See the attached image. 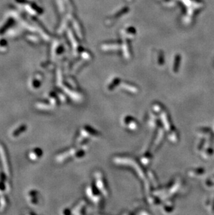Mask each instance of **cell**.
I'll return each instance as SVG.
<instances>
[{"label":"cell","mask_w":214,"mask_h":215,"mask_svg":"<svg viewBox=\"0 0 214 215\" xmlns=\"http://www.w3.org/2000/svg\"><path fill=\"white\" fill-rule=\"evenodd\" d=\"M0 160H1L2 166H3L4 173L6 174V176H10V172L7 155H6V152L4 146L1 145V143H0Z\"/></svg>","instance_id":"cell-1"},{"label":"cell","mask_w":214,"mask_h":215,"mask_svg":"<svg viewBox=\"0 0 214 215\" xmlns=\"http://www.w3.org/2000/svg\"><path fill=\"white\" fill-rule=\"evenodd\" d=\"M27 199L29 205L32 206L38 205L39 203V193L38 191L32 190L27 193Z\"/></svg>","instance_id":"cell-2"},{"label":"cell","mask_w":214,"mask_h":215,"mask_svg":"<svg viewBox=\"0 0 214 215\" xmlns=\"http://www.w3.org/2000/svg\"><path fill=\"white\" fill-rule=\"evenodd\" d=\"M43 154V150L40 149V148H36L31 150L28 154L29 160L31 161H37L40 158H42Z\"/></svg>","instance_id":"cell-3"},{"label":"cell","mask_w":214,"mask_h":215,"mask_svg":"<svg viewBox=\"0 0 214 215\" xmlns=\"http://www.w3.org/2000/svg\"><path fill=\"white\" fill-rule=\"evenodd\" d=\"M10 190V184L6 179L3 173H0V193L8 191Z\"/></svg>","instance_id":"cell-4"},{"label":"cell","mask_w":214,"mask_h":215,"mask_svg":"<svg viewBox=\"0 0 214 215\" xmlns=\"http://www.w3.org/2000/svg\"><path fill=\"white\" fill-rule=\"evenodd\" d=\"M27 130V125H22L18 128H17L16 130H13L10 134L12 138H18V137L20 136L21 134H22L23 133H25Z\"/></svg>","instance_id":"cell-5"},{"label":"cell","mask_w":214,"mask_h":215,"mask_svg":"<svg viewBox=\"0 0 214 215\" xmlns=\"http://www.w3.org/2000/svg\"><path fill=\"white\" fill-rule=\"evenodd\" d=\"M41 86V76L40 75H37L35 78L31 79L30 87L33 90L38 89Z\"/></svg>","instance_id":"cell-6"},{"label":"cell","mask_w":214,"mask_h":215,"mask_svg":"<svg viewBox=\"0 0 214 215\" xmlns=\"http://www.w3.org/2000/svg\"><path fill=\"white\" fill-rule=\"evenodd\" d=\"M35 107L36 108L40 109V110H50L52 108V105L50 103L44 102H38L35 104Z\"/></svg>","instance_id":"cell-7"},{"label":"cell","mask_w":214,"mask_h":215,"mask_svg":"<svg viewBox=\"0 0 214 215\" xmlns=\"http://www.w3.org/2000/svg\"><path fill=\"white\" fill-rule=\"evenodd\" d=\"M75 152V150H69V151H67L66 152H64V153H62L59 155L57 157V161L58 162H63V161H64L66 159H67L68 158V157H70L72 155H73Z\"/></svg>","instance_id":"cell-8"},{"label":"cell","mask_w":214,"mask_h":215,"mask_svg":"<svg viewBox=\"0 0 214 215\" xmlns=\"http://www.w3.org/2000/svg\"><path fill=\"white\" fill-rule=\"evenodd\" d=\"M48 98L49 100V103L52 105V106H57L58 103V99L56 97V95L54 93V92H51L49 94Z\"/></svg>","instance_id":"cell-9"},{"label":"cell","mask_w":214,"mask_h":215,"mask_svg":"<svg viewBox=\"0 0 214 215\" xmlns=\"http://www.w3.org/2000/svg\"><path fill=\"white\" fill-rule=\"evenodd\" d=\"M7 205V200L4 196H0V211L4 210V208Z\"/></svg>","instance_id":"cell-10"}]
</instances>
